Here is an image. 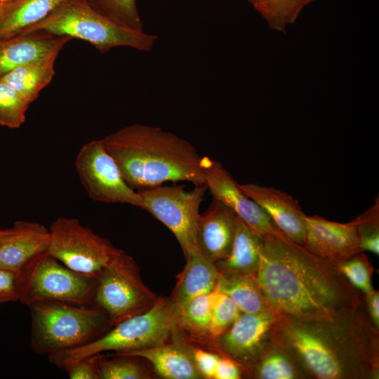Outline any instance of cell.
Segmentation results:
<instances>
[{"label": "cell", "instance_id": "cell-2", "mask_svg": "<svg viewBox=\"0 0 379 379\" xmlns=\"http://www.w3.org/2000/svg\"><path fill=\"white\" fill-rule=\"evenodd\" d=\"M272 341L296 359L309 378H378L379 331L365 305L317 319L281 317Z\"/></svg>", "mask_w": 379, "mask_h": 379}, {"label": "cell", "instance_id": "cell-1", "mask_svg": "<svg viewBox=\"0 0 379 379\" xmlns=\"http://www.w3.org/2000/svg\"><path fill=\"white\" fill-rule=\"evenodd\" d=\"M255 279L270 308L283 317L322 319L365 305L336 263L285 236L262 237Z\"/></svg>", "mask_w": 379, "mask_h": 379}, {"label": "cell", "instance_id": "cell-27", "mask_svg": "<svg viewBox=\"0 0 379 379\" xmlns=\"http://www.w3.org/2000/svg\"><path fill=\"white\" fill-rule=\"evenodd\" d=\"M91 8L114 24L143 31L136 0H84Z\"/></svg>", "mask_w": 379, "mask_h": 379}, {"label": "cell", "instance_id": "cell-25", "mask_svg": "<svg viewBox=\"0 0 379 379\" xmlns=\"http://www.w3.org/2000/svg\"><path fill=\"white\" fill-rule=\"evenodd\" d=\"M55 60L27 63L11 71L0 81L12 88L29 105L50 84L55 74Z\"/></svg>", "mask_w": 379, "mask_h": 379}, {"label": "cell", "instance_id": "cell-41", "mask_svg": "<svg viewBox=\"0 0 379 379\" xmlns=\"http://www.w3.org/2000/svg\"><path fill=\"white\" fill-rule=\"evenodd\" d=\"M12 0H0V4H4V3H6V2H8V1H11Z\"/></svg>", "mask_w": 379, "mask_h": 379}, {"label": "cell", "instance_id": "cell-22", "mask_svg": "<svg viewBox=\"0 0 379 379\" xmlns=\"http://www.w3.org/2000/svg\"><path fill=\"white\" fill-rule=\"evenodd\" d=\"M262 237L237 217L232 246L229 255L215 262L220 272L255 276L260 263Z\"/></svg>", "mask_w": 379, "mask_h": 379}, {"label": "cell", "instance_id": "cell-4", "mask_svg": "<svg viewBox=\"0 0 379 379\" xmlns=\"http://www.w3.org/2000/svg\"><path fill=\"white\" fill-rule=\"evenodd\" d=\"M180 312L170 298L159 297L147 311L120 321L87 344L48 355L49 360L59 367L65 361L104 352L123 354L166 343L178 331Z\"/></svg>", "mask_w": 379, "mask_h": 379}, {"label": "cell", "instance_id": "cell-6", "mask_svg": "<svg viewBox=\"0 0 379 379\" xmlns=\"http://www.w3.org/2000/svg\"><path fill=\"white\" fill-rule=\"evenodd\" d=\"M45 32L85 41L105 53L116 47L149 51L157 36L120 27L109 21L84 0H65L45 19L22 34Z\"/></svg>", "mask_w": 379, "mask_h": 379}, {"label": "cell", "instance_id": "cell-18", "mask_svg": "<svg viewBox=\"0 0 379 379\" xmlns=\"http://www.w3.org/2000/svg\"><path fill=\"white\" fill-rule=\"evenodd\" d=\"M237 216L222 202L213 199L201 214L197 232V246L205 257L217 262L230 253L234 239Z\"/></svg>", "mask_w": 379, "mask_h": 379}, {"label": "cell", "instance_id": "cell-19", "mask_svg": "<svg viewBox=\"0 0 379 379\" xmlns=\"http://www.w3.org/2000/svg\"><path fill=\"white\" fill-rule=\"evenodd\" d=\"M192 347L175 340L153 347L116 355L135 357L149 361L155 373L166 379H204L193 357Z\"/></svg>", "mask_w": 379, "mask_h": 379}, {"label": "cell", "instance_id": "cell-3", "mask_svg": "<svg viewBox=\"0 0 379 379\" xmlns=\"http://www.w3.org/2000/svg\"><path fill=\"white\" fill-rule=\"evenodd\" d=\"M126 182L138 191L167 182L205 184L211 160L187 140L159 127L132 124L101 139Z\"/></svg>", "mask_w": 379, "mask_h": 379}, {"label": "cell", "instance_id": "cell-28", "mask_svg": "<svg viewBox=\"0 0 379 379\" xmlns=\"http://www.w3.org/2000/svg\"><path fill=\"white\" fill-rule=\"evenodd\" d=\"M314 0H263L256 8L271 29L284 32Z\"/></svg>", "mask_w": 379, "mask_h": 379}, {"label": "cell", "instance_id": "cell-17", "mask_svg": "<svg viewBox=\"0 0 379 379\" xmlns=\"http://www.w3.org/2000/svg\"><path fill=\"white\" fill-rule=\"evenodd\" d=\"M70 39L37 32L0 40V79L21 65L56 60Z\"/></svg>", "mask_w": 379, "mask_h": 379}, {"label": "cell", "instance_id": "cell-24", "mask_svg": "<svg viewBox=\"0 0 379 379\" xmlns=\"http://www.w3.org/2000/svg\"><path fill=\"white\" fill-rule=\"evenodd\" d=\"M215 289L230 297L241 312L255 313L271 310L255 276L219 271Z\"/></svg>", "mask_w": 379, "mask_h": 379}, {"label": "cell", "instance_id": "cell-12", "mask_svg": "<svg viewBox=\"0 0 379 379\" xmlns=\"http://www.w3.org/2000/svg\"><path fill=\"white\" fill-rule=\"evenodd\" d=\"M281 317L273 310L241 312L234 322L212 344L222 355L234 361L242 375L272 343L274 328Z\"/></svg>", "mask_w": 379, "mask_h": 379}, {"label": "cell", "instance_id": "cell-10", "mask_svg": "<svg viewBox=\"0 0 379 379\" xmlns=\"http://www.w3.org/2000/svg\"><path fill=\"white\" fill-rule=\"evenodd\" d=\"M95 281L47 253L25 272L19 301L27 306L39 301L92 305Z\"/></svg>", "mask_w": 379, "mask_h": 379}, {"label": "cell", "instance_id": "cell-29", "mask_svg": "<svg viewBox=\"0 0 379 379\" xmlns=\"http://www.w3.org/2000/svg\"><path fill=\"white\" fill-rule=\"evenodd\" d=\"M107 359L100 354L98 379H147L151 376L136 357L116 355Z\"/></svg>", "mask_w": 379, "mask_h": 379}, {"label": "cell", "instance_id": "cell-26", "mask_svg": "<svg viewBox=\"0 0 379 379\" xmlns=\"http://www.w3.org/2000/svg\"><path fill=\"white\" fill-rule=\"evenodd\" d=\"M209 293L192 299L180 308L178 331H183L194 340L211 343Z\"/></svg>", "mask_w": 379, "mask_h": 379}, {"label": "cell", "instance_id": "cell-40", "mask_svg": "<svg viewBox=\"0 0 379 379\" xmlns=\"http://www.w3.org/2000/svg\"><path fill=\"white\" fill-rule=\"evenodd\" d=\"M256 9L262 2L263 0H248Z\"/></svg>", "mask_w": 379, "mask_h": 379}, {"label": "cell", "instance_id": "cell-7", "mask_svg": "<svg viewBox=\"0 0 379 379\" xmlns=\"http://www.w3.org/2000/svg\"><path fill=\"white\" fill-rule=\"evenodd\" d=\"M158 298L142 282L134 259L121 250L96 277L92 305L112 327L150 309Z\"/></svg>", "mask_w": 379, "mask_h": 379}, {"label": "cell", "instance_id": "cell-37", "mask_svg": "<svg viewBox=\"0 0 379 379\" xmlns=\"http://www.w3.org/2000/svg\"><path fill=\"white\" fill-rule=\"evenodd\" d=\"M242 376V370L234 361L226 356L220 355L213 379H239Z\"/></svg>", "mask_w": 379, "mask_h": 379}, {"label": "cell", "instance_id": "cell-11", "mask_svg": "<svg viewBox=\"0 0 379 379\" xmlns=\"http://www.w3.org/2000/svg\"><path fill=\"white\" fill-rule=\"evenodd\" d=\"M75 168L85 191L93 201L143 208L141 197L126 182L101 139L81 147L75 159Z\"/></svg>", "mask_w": 379, "mask_h": 379}, {"label": "cell", "instance_id": "cell-16", "mask_svg": "<svg viewBox=\"0 0 379 379\" xmlns=\"http://www.w3.org/2000/svg\"><path fill=\"white\" fill-rule=\"evenodd\" d=\"M239 187L268 214L286 237L302 246L306 230V215L296 199L271 187L253 183L241 184Z\"/></svg>", "mask_w": 379, "mask_h": 379}, {"label": "cell", "instance_id": "cell-36", "mask_svg": "<svg viewBox=\"0 0 379 379\" xmlns=\"http://www.w3.org/2000/svg\"><path fill=\"white\" fill-rule=\"evenodd\" d=\"M195 364L204 378L213 379L218 361L220 355L199 348H192Z\"/></svg>", "mask_w": 379, "mask_h": 379}, {"label": "cell", "instance_id": "cell-30", "mask_svg": "<svg viewBox=\"0 0 379 379\" xmlns=\"http://www.w3.org/2000/svg\"><path fill=\"white\" fill-rule=\"evenodd\" d=\"M209 295L211 318L210 333L213 342L234 322L241 312L234 301L226 294L214 289Z\"/></svg>", "mask_w": 379, "mask_h": 379}, {"label": "cell", "instance_id": "cell-15", "mask_svg": "<svg viewBox=\"0 0 379 379\" xmlns=\"http://www.w3.org/2000/svg\"><path fill=\"white\" fill-rule=\"evenodd\" d=\"M50 232L36 222L18 221L0 242V268L24 273L48 253Z\"/></svg>", "mask_w": 379, "mask_h": 379}, {"label": "cell", "instance_id": "cell-38", "mask_svg": "<svg viewBox=\"0 0 379 379\" xmlns=\"http://www.w3.org/2000/svg\"><path fill=\"white\" fill-rule=\"evenodd\" d=\"M364 300L368 317L373 326L379 331V292L373 290L364 295Z\"/></svg>", "mask_w": 379, "mask_h": 379}, {"label": "cell", "instance_id": "cell-13", "mask_svg": "<svg viewBox=\"0 0 379 379\" xmlns=\"http://www.w3.org/2000/svg\"><path fill=\"white\" fill-rule=\"evenodd\" d=\"M205 185L213 199L230 208L254 232L261 237H284L268 214L240 188L239 184L217 161L210 160Z\"/></svg>", "mask_w": 379, "mask_h": 379}, {"label": "cell", "instance_id": "cell-31", "mask_svg": "<svg viewBox=\"0 0 379 379\" xmlns=\"http://www.w3.org/2000/svg\"><path fill=\"white\" fill-rule=\"evenodd\" d=\"M336 264L350 284L364 295L374 290L371 282L374 267L364 251Z\"/></svg>", "mask_w": 379, "mask_h": 379}, {"label": "cell", "instance_id": "cell-34", "mask_svg": "<svg viewBox=\"0 0 379 379\" xmlns=\"http://www.w3.org/2000/svg\"><path fill=\"white\" fill-rule=\"evenodd\" d=\"M100 354L65 361L59 367L65 370L70 379H98Z\"/></svg>", "mask_w": 379, "mask_h": 379}, {"label": "cell", "instance_id": "cell-32", "mask_svg": "<svg viewBox=\"0 0 379 379\" xmlns=\"http://www.w3.org/2000/svg\"><path fill=\"white\" fill-rule=\"evenodd\" d=\"M29 104L12 88L0 81V125L20 128L26 120Z\"/></svg>", "mask_w": 379, "mask_h": 379}, {"label": "cell", "instance_id": "cell-21", "mask_svg": "<svg viewBox=\"0 0 379 379\" xmlns=\"http://www.w3.org/2000/svg\"><path fill=\"white\" fill-rule=\"evenodd\" d=\"M65 0H12L0 4V40L20 35Z\"/></svg>", "mask_w": 379, "mask_h": 379}, {"label": "cell", "instance_id": "cell-20", "mask_svg": "<svg viewBox=\"0 0 379 379\" xmlns=\"http://www.w3.org/2000/svg\"><path fill=\"white\" fill-rule=\"evenodd\" d=\"M186 264L177 275V282L170 298L180 308L192 299L213 291L219 270L215 262L194 250L185 256Z\"/></svg>", "mask_w": 379, "mask_h": 379}, {"label": "cell", "instance_id": "cell-39", "mask_svg": "<svg viewBox=\"0 0 379 379\" xmlns=\"http://www.w3.org/2000/svg\"><path fill=\"white\" fill-rule=\"evenodd\" d=\"M11 228L0 230V242L10 233Z\"/></svg>", "mask_w": 379, "mask_h": 379}, {"label": "cell", "instance_id": "cell-5", "mask_svg": "<svg viewBox=\"0 0 379 379\" xmlns=\"http://www.w3.org/2000/svg\"><path fill=\"white\" fill-rule=\"evenodd\" d=\"M31 347L50 355L87 344L110 327L107 317L93 305L39 301L28 305Z\"/></svg>", "mask_w": 379, "mask_h": 379}, {"label": "cell", "instance_id": "cell-14", "mask_svg": "<svg viewBox=\"0 0 379 379\" xmlns=\"http://www.w3.org/2000/svg\"><path fill=\"white\" fill-rule=\"evenodd\" d=\"M305 222L302 246L310 253L337 263L362 251L356 218L340 223L306 215Z\"/></svg>", "mask_w": 379, "mask_h": 379}, {"label": "cell", "instance_id": "cell-23", "mask_svg": "<svg viewBox=\"0 0 379 379\" xmlns=\"http://www.w3.org/2000/svg\"><path fill=\"white\" fill-rule=\"evenodd\" d=\"M244 374L255 379H307L296 359L284 347L272 342Z\"/></svg>", "mask_w": 379, "mask_h": 379}, {"label": "cell", "instance_id": "cell-33", "mask_svg": "<svg viewBox=\"0 0 379 379\" xmlns=\"http://www.w3.org/2000/svg\"><path fill=\"white\" fill-rule=\"evenodd\" d=\"M362 251L379 254V201L378 197L373 206L356 218Z\"/></svg>", "mask_w": 379, "mask_h": 379}, {"label": "cell", "instance_id": "cell-9", "mask_svg": "<svg viewBox=\"0 0 379 379\" xmlns=\"http://www.w3.org/2000/svg\"><path fill=\"white\" fill-rule=\"evenodd\" d=\"M206 185H194L187 190L185 185H174L138 190L142 209L162 222L174 234L185 257L197 246V232Z\"/></svg>", "mask_w": 379, "mask_h": 379}, {"label": "cell", "instance_id": "cell-8", "mask_svg": "<svg viewBox=\"0 0 379 379\" xmlns=\"http://www.w3.org/2000/svg\"><path fill=\"white\" fill-rule=\"evenodd\" d=\"M48 254L68 268L96 278L121 249L74 218H56L49 227Z\"/></svg>", "mask_w": 379, "mask_h": 379}, {"label": "cell", "instance_id": "cell-35", "mask_svg": "<svg viewBox=\"0 0 379 379\" xmlns=\"http://www.w3.org/2000/svg\"><path fill=\"white\" fill-rule=\"evenodd\" d=\"M25 272L0 268V304L19 300L22 292Z\"/></svg>", "mask_w": 379, "mask_h": 379}]
</instances>
